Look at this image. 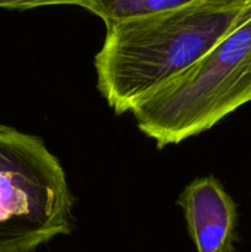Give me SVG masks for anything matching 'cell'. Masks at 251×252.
Returning a JSON list of instances; mask_svg holds the SVG:
<instances>
[{"label":"cell","instance_id":"5b68a950","mask_svg":"<svg viewBox=\"0 0 251 252\" xmlns=\"http://www.w3.org/2000/svg\"><path fill=\"white\" fill-rule=\"evenodd\" d=\"M189 1L192 0H93L88 10L101 17L108 26L116 22L169 11Z\"/></svg>","mask_w":251,"mask_h":252},{"label":"cell","instance_id":"277c9868","mask_svg":"<svg viewBox=\"0 0 251 252\" xmlns=\"http://www.w3.org/2000/svg\"><path fill=\"white\" fill-rule=\"evenodd\" d=\"M177 203L197 252H233L238 208L218 180H194L185 187Z\"/></svg>","mask_w":251,"mask_h":252},{"label":"cell","instance_id":"7a4b0ae2","mask_svg":"<svg viewBox=\"0 0 251 252\" xmlns=\"http://www.w3.org/2000/svg\"><path fill=\"white\" fill-rule=\"evenodd\" d=\"M251 101V17L189 68L134 106L138 128L159 148L211 129Z\"/></svg>","mask_w":251,"mask_h":252},{"label":"cell","instance_id":"8992f818","mask_svg":"<svg viewBox=\"0 0 251 252\" xmlns=\"http://www.w3.org/2000/svg\"><path fill=\"white\" fill-rule=\"evenodd\" d=\"M93 0H0V7L14 10H29L51 5H78L89 9Z\"/></svg>","mask_w":251,"mask_h":252},{"label":"cell","instance_id":"6da1fadb","mask_svg":"<svg viewBox=\"0 0 251 252\" xmlns=\"http://www.w3.org/2000/svg\"><path fill=\"white\" fill-rule=\"evenodd\" d=\"M251 17V0H192L106 26L95 56L97 88L117 115L201 59Z\"/></svg>","mask_w":251,"mask_h":252},{"label":"cell","instance_id":"3957f363","mask_svg":"<svg viewBox=\"0 0 251 252\" xmlns=\"http://www.w3.org/2000/svg\"><path fill=\"white\" fill-rule=\"evenodd\" d=\"M73 196L41 138L0 125V252H33L70 233Z\"/></svg>","mask_w":251,"mask_h":252}]
</instances>
